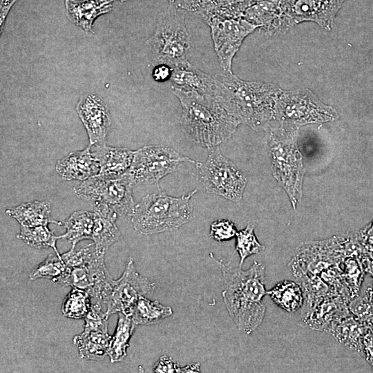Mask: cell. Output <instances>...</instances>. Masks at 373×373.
Instances as JSON below:
<instances>
[{
    "label": "cell",
    "mask_w": 373,
    "mask_h": 373,
    "mask_svg": "<svg viewBox=\"0 0 373 373\" xmlns=\"http://www.w3.org/2000/svg\"><path fill=\"white\" fill-rule=\"evenodd\" d=\"M55 169L59 175L66 180L84 181L97 175L100 166L88 146L82 151L71 152L57 161Z\"/></svg>",
    "instance_id": "17"
},
{
    "label": "cell",
    "mask_w": 373,
    "mask_h": 373,
    "mask_svg": "<svg viewBox=\"0 0 373 373\" xmlns=\"http://www.w3.org/2000/svg\"><path fill=\"white\" fill-rule=\"evenodd\" d=\"M255 1H259V0H255Z\"/></svg>",
    "instance_id": "43"
},
{
    "label": "cell",
    "mask_w": 373,
    "mask_h": 373,
    "mask_svg": "<svg viewBox=\"0 0 373 373\" xmlns=\"http://www.w3.org/2000/svg\"><path fill=\"white\" fill-rule=\"evenodd\" d=\"M236 237V251L240 257V266L249 256L265 250V246L258 242L254 233V226L251 224H248L245 229L238 231Z\"/></svg>",
    "instance_id": "34"
},
{
    "label": "cell",
    "mask_w": 373,
    "mask_h": 373,
    "mask_svg": "<svg viewBox=\"0 0 373 373\" xmlns=\"http://www.w3.org/2000/svg\"><path fill=\"white\" fill-rule=\"evenodd\" d=\"M128 171L115 178L97 175L83 181L74 191L80 198L106 204L118 217H131L135 206L133 198L135 184Z\"/></svg>",
    "instance_id": "9"
},
{
    "label": "cell",
    "mask_w": 373,
    "mask_h": 373,
    "mask_svg": "<svg viewBox=\"0 0 373 373\" xmlns=\"http://www.w3.org/2000/svg\"><path fill=\"white\" fill-rule=\"evenodd\" d=\"M68 272V267L61 255L50 254L35 267L30 274V279L48 278L53 283L61 284Z\"/></svg>",
    "instance_id": "32"
},
{
    "label": "cell",
    "mask_w": 373,
    "mask_h": 373,
    "mask_svg": "<svg viewBox=\"0 0 373 373\" xmlns=\"http://www.w3.org/2000/svg\"><path fill=\"white\" fill-rule=\"evenodd\" d=\"M155 287L153 282L137 271L133 260L130 258L122 275L117 280L113 279L102 300L106 306V315L123 313L130 316L137 300L152 293Z\"/></svg>",
    "instance_id": "11"
},
{
    "label": "cell",
    "mask_w": 373,
    "mask_h": 373,
    "mask_svg": "<svg viewBox=\"0 0 373 373\" xmlns=\"http://www.w3.org/2000/svg\"><path fill=\"white\" fill-rule=\"evenodd\" d=\"M112 336L108 328L84 329L83 332L73 338L79 356L86 360L97 361L107 355Z\"/></svg>",
    "instance_id": "24"
},
{
    "label": "cell",
    "mask_w": 373,
    "mask_h": 373,
    "mask_svg": "<svg viewBox=\"0 0 373 373\" xmlns=\"http://www.w3.org/2000/svg\"><path fill=\"white\" fill-rule=\"evenodd\" d=\"M238 230L235 224L227 219H220L210 225L209 235L218 242H224L236 236Z\"/></svg>",
    "instance_id": "36"
},
{
    "label": "cell",
    "mask_w": 373,
    "mask_h": 373,
    "mask_svg": "<svg viewBox=\"0 0 373 373\" xmlns=\"http://www.w3.org/2000/svg\"><path fill=\"white\" fill-rule=\"evenodd\" d=\"M173 68L166 64H157L153 68L152 77L158 82H164L171 79Z\"/></svg>",
    "instance_id": "38"
},
{
    "label": "cell",
    "mask_w": 373,
    "mask_h": 373,
    "mask_svg": "<svg viewBox=\"0 0 373 373\" xmlns=\"http://www.w3.org/2000/svg\"><path fill=\"white\" fill-rule=\"evenodd\" d=\"M291 26L312 21L330 30L334 19L346 0H283Z\"/></svg>",
    "instance_id": "14"
},
{
    "label": "cell",
    "mask_w": 373,
    "mask_h": 373,
    "mask_svg": "<svg viewBox=\"0 0 373 373\" xmlns=\"http://www.w3.org/2000/svg\"><path fill=\"white\" fill-rule=\"evenodd\" d=\"M182 162L198 163L173 150L160 145L144 146L134 151L128 172L135 184H158L160 180L176 171Z\"/></svg>",
    "instance_id": "10"
},
{
    "label": "cell",
    "mask_w": 373,
    "mask_h": 373,
    "mask_svg": "<svg viewBox=\"0 0 373 373\" xmlns=\"http://www.w3.org/2000/svg\"><path fill=\"white\" fill-rule=\"evenodd\" d=\"M367 327L356 318L346 316L338 321L330 332L335 338L349 347L356 351H363V342Z\"/></svg>",
    "instance_id": "27"
},
{
    "label": "cell",
    "mask_w": 373,
    "mask_h": 373,
    "mask_svg": "<svg viewBox=\"0 0 373 373\" xmlns=\"http://www.w3.org/2000/svg\"><path fill=\"white\" fill-rule=\"evenodd\" d=\"M92 152L100 166L99 175L115 178L124 174L131 167L134 151L126 148L96 145Z\"/></svg>",
    "instance_id": "21"
},
{
    "label": "cell",
    "mask_w": 373,
    "mask_h": 373,
    "mask_svg": "<svg viewBox=\"0 0 373 373\" xmlns=\"http://www.w3.org/2000/svg\"><path fill=\"white\" fill-rule=\"evenodd\" d=\"M210 256L221 270L224 289L222 298L231 319L238 329L251 334L262 323L266 307L262 301L267 294L265 289V267L254 262L247 269L234 267Z\"/></svg>",
    "instance_id": "1"
},
{
    "label": "cell",
    "mask_w": 373,
    "mask_h": 373,
    "mask_svg": "<svg viewBox=\"0 0 373 373\" xmlns=\"http://www.w3.org/2000/svg\"><path fill=\"white\" fill-rule=\"evenodd\" d=\"M347 257L344 262L343 276L347 285L350 298H354L358 295L361 289L364 279L365 271L358 258Z\"/></svg>",
    "instance_id": "35"
},
{
    "label": "cell",
    "mask_w": 373,
    "mask_h": 373,
    "mask_svg": "<svg viewBox=\"0 0 373 373\" xmlns=\"http://www.w3.org/2000/svg\"><path fill=\"white\" fill-rule=\"evenodd\" d=\"M147 44L157 64H166L173 68L189 63L193 47L191 38L184 17L178 8L169 3Z\"/></svg>",
    "instance_id": "6"
},
{
    "label": "cell",
    "mask_w": 373,
    "mask_h": 373,
    "mask_svg": "<svg viewBox=\"0 0 373 373\" xmlns=\"http://www.w3.org/2000/svg\"><path fill=\"white\" fill-rule=\"evenodd\" d=\"M173 197L165 192L148 194L135 204L131 216L134 229L144 235H151L177 229L192 217L190 202L196 193Z\"/></svg>",
    "instance_id": "5"
},
{
    "label": "cell",
    "mask_w": 373,
    "mask_h": 373,
    "mask_svg": "<svg viewBox=\"0 0 373 373\" xmlns=\"http://www.w3.org/2000/svg\"><path fill=\"white\" fill-rule=\"evenodd\" d=\"M255 0H201L195 12L204 21L213 18H242L247 10Z\"/></svg>",
    "instance_id": "25"
},
{
    "label": "cell",
    "mask_w": 373,
    "mask_h": 373,
    "mask_svg": "<svg viewBox=\"0 0 373 373\" xmlns=\"http://www.w3.org/2000/svg\"><path fill=\"white\" fill-rule=\"evenodd\" d=\"M298 128L280 123L279 127L269 128L267 133L272 175L288 195L294 209L301 202L305 172L296 142Z\"/></svg>",
    "instance_id": "4"
},
{
    "label": "cell",
    "mask_w": 373,
    "mask_h": 373,
    "mask_svg": "<svg viewBox=\"0 0 373 373\" xmlns=\"http://www.w3.org/2000/svg\"><path fill=\"white\" fill-rule=\"evenodd\" d=\"M6 213L18 221L21 226L35 227L47 225L48 223L62 225L61 222L52 217L50 204L46 201L35 200L21 203L8 209Z\"/></svg>",
    "instance_id": "23"
},
{
    "label": "cell",
    "mask_w": 373,
    "mask_h": 373,
    "mask_svg": "<svg viewBox=\"0 0 373 373\" xmlns=\"http://www.w3.org/2000/svg\"><path fill=\"white\" fill-rule=\"evenodd\" d=\"M124 1L126 0H120ZM169 3H171L178 9H184L186 10L193 12L197 11L201 0H168Z\"/></svg>",
    "instance_id": "39"
},
{
    "label": "cell",
    "mask_w": 373,
    "mask_h": 373,
    "mask_svg": "<svg viewBox=\"0 0 373 373\" xmlns=\"http://www.w3.org/2000/svg\"><path fill=\"white\" fill-rule=\"evenodd\" d=\"M211 29L214 49L224 73H232L233 59L245 38L258 27L243 18H210L204 21Z\"/></svg>",
    "instance_id": "12"
},
{
    "label": "cell",
    "mask_w": 373,
    "mask_h": 373,
    "mask_svg": "<svg viewBox=\"0 0 373 373\" xmlns=\"http://www.w3.org/2000/svg\"><path fill=\"white\" fill-rule=\"evenodd\" d=\"M213 97L240 124L259 131L274 119V108L282 93L278 86L257 81H245L232 73L214 76Z\"/></svg>",
    "instance_id": "2"
},
{
    "label": "cell",
    "mask_w": 373,
    "mask_h": 373,
    "mask_svg": "<svg viewBox=\"0 0 373 373\" xmlns=\"http://www.w3.org/2000/svg\"><path fill=\"white\" fill-rule=\"evenodd\" d=\"M75 108L86 130L89 146L106 144L111 118L104 100L97 95L87 94L80 97Z\"/></svg>",
    "instance_id": "15"
},
{
    "label": "cell",
    "mask_w": 373,
    "mask_h": 373,
    "mask_svg": "<svg viewBox=\"0 0 373 373\" xmlns=\"http://www.w3.org/2000/svg\"><path fill=\"white\" fill-rule=\"evenodd\" d=\"M182 106L181 128L186 138L211 148L229 140L240 124L214 97L173 89Z\"/></svg>",
    "instance_id": "3"
},
{
    "label": "cell",
    "mask_w": 373,
    "mask_h": 373,
    "mask_svg": "<svg viewBox=\"0 0 373 373\" xmlns=\"http://www.w3.org/2000/svg\"><path fill=\"white\" fill-rule=\"evenodd\" d=\"M136 326L131 316L119 313L116 329L107 351L111 363L120 361L126 356L129 340Z\"/></svg>",
    "instance_id": "29"
},
{
    "label": "cell",
    "mask_w": 373,
    "mask_h": 373,
    "mask_svg": "<svg viewBox=\"0 0 373 373\" xmlns=\"http://www.w3.org/2000/svg\"><path fill=\"white\" fill-rule=\"evenodd\" d=\"M363 241L373 247V220L358 233Z\"/></svg>",
    "instance_id": "40"
},
{
    "label": "cell",
    "mask_w": 373,
    "mask_h": 373,
    "mask_svg": "<svg viewBox=\"0 0 373 373\" xmlns=\"http://www.w3.org/2000/svg\"><path fill=\"white\" fill-rule=\"evenodd\" d=\"M242 18L265 30L269 35L283 33L292 26L283 0L256 1L247 8Z\"/></svg>",
    "instance_id": "16"
},
{
    "label": "cell",
    "mask_w": 373,
    "mask_h": 373,
    "mask_svg": "<svg viewBox=\"0 0 373 373\" xmlns=\"http://www.w3.org/2000/svg\"><path fill=\"white\" fill-rule=\"evenodd\" d=\"M17 237L30 247L37 249L51 247L54 249L55 254L60 255L56 247V241L60 238L55 236L47 225L21 226L20 232L17 235Z\"/></svg>",
    "instance_id": "31"
},
{
    "label": "cell",
    "mask_w": 373,
    "mask_h": 373,
    "mask_svg": "<svg viewBox=\"0 0 373 373\" xmlns=\"http://www.w3.org/2000/svg\"><path fill=\"white\" fill-rule=\"evenodd\" d=\"M172 314L171 307L141 296L133 306L130 316L136 325H151L160 323Z\"/></svg>",
    "instance_id": "28"
},
{
    "label": "cell",
    "mask_w": 373,
    "mask_h": 373,
    "mask_svg": "<svg viewBox=\"0 0 373 373\" xmlns=\"http://www.w3.org/2000/svg\"><path fill=\"white\" fill-rule=\"evenodd\" d=\"M170 80L173 89L213 97L216 86L214 77L202 72L190 63L173 67Z\"/></svg>",
    "instance_id": "19"
},
{
    "label": "cell",
    "mask_w": 373,
    "mask_h": 373,
    "mask_svg": "<svg viewBox=\"0 0 373 373\" xmlns=\"http://www.w3.org/2000/svg\"><path fill=\"white\" fill-rule=\"evenodd\" d=\"M90 296L85 291L73 287L65 297L61 312L67 318L80 319L85 318L92 306Z\"/></svg>",
    "instance_id": "33"
},
{
    "label": "cell",
    "mask_w": 373,
    "mask_h": 373,
    "mask_svg": "<svg viewBox=\"0 0 373 373\" xmlns=\"http://www.w3.org/2000/svg\"><path fill=\"white\" fill-rule=\"evenodd\" d=\"M267 294L279 307L295 312L303 305L305 295L301 285L292 280H283L273 287Z\"/></svg>",
    "instance_id": "26"
},
{
    "label": "cell",
    "mask_w": 373,
    "mask_h": 373,
    "mask_svg": "<svg viewBox=\"0 0 373 373\" xmlns=\"http://www.w3.org/2000/svg\"><path fill=\"white\" fill-rule=\"evenodd\" d=\"M15 1L16 0H1L0 21L1 30L8 12Z\"/></svg>",
    "instance_id": "41"
},
{
    "label": "cell",
    "mask_w": 373,
    "mask_h": 373,
    "mask_svg": "<svg viewBox=\"0 0 373 373\" xmlns=\"http://www.w3.org/2000/svg\"><path fill=\"white\" fill-rule=\"evenodd\" d=\"M117 0H65L68 19L86 32L93 33L94 21L110 12Z\"/></svg>",
    "instance_id": "20"
},
{
    "label": "cell",
    "mask_w": 373,
    "mask_h": 373,
    "mask_svg": "<svg viewBox=\"0 0 373 373\" xmlns=\"http://www.w3.org/2000/svg\"><path fill=\"white\" fill-rule=\"evenodd\" d=\"M200 367L199 363H192L187 365L186 366L181 367V373H188V372H200Z\"/></svg>",
    "instance_id": "42"
},
{
    "label": "cell",
    "mask_w": 373,
    "mask_h": 373,
    "mask_svg": "<svg viewBox=\"0 0 373 373\" xmlns=\"http://www.w3.org/2000/svg\"><path fill=\"white\" fill-rule=\"evenodd\" d=\"M104 255L93 246L82 264L68 267L61 284L82 289L91 298L102 301L113 280L105 266Z\"/></svg>",
    "instance_id": "13"
},
{
    "label": "cell",
    "mask_w": 373,
    "mask_h": 373,
    "mask_svg": "<svg viewBox=\"0 0 373 373\" xmlns=\"http://www.w3.org/2000/svg\"><path fill=\"white\" fill-rule=\"evenodd\" d=\"M94 227L92 240L95 250L105 254L108 248L120 236V231L116 225L117 214L103 202H95L94 209Z\"/></svg>",
    "instance_id": "18"
},
{
    "label": "cell",
    "mask_w": 373,
    "mask_h": 373,
    "mask_svg": "<svg viewBox=\"0 0 373 373\" xmlns=\"http://www.w3.org/2000/svg\"><path fill=\"white\" fill-rule=\"evenodd\" d=\"M153 370L156 373H172L180 372L181 367L171 357L162 356L155 364Z\"/></svg>",
    "instance_id": "37"
},
{
    "label": "cell",
    "mask_w": 373,
    "mask_h": 373,
    "mask_svg": "<svg viewBox=\"0 0 373 373\" xmlns=\"http://www.w3.org/2000/svg\"><path fill=\"white\" fill-rule=\"evenodd\" d=\"M330 300L325 299L318 301L309 307L312 309L309 314L305 317V323L308 327L320 330L329 331L333 326L342 318L349 315L345 301Z\"/></svg>",
    "instance_id": "22"
},
{
    "label": "cell",
    "mask_w": 373,
    "mask_h": 373,
    "mask_svg": "<svg viewBox=\"0 0 373 373\" xmlns=\"http://www.w3.org/2000/svg\"><path fill=\"white\" fill-rule=\"evenodd\" d=\"M338 118V113L333 107L323 103L307 88L283 90L274 108V119L298 127L334 121Z\"/></svg>",
    "instance_id": "8"
},
{
    "label": "cell",
    "mask_w": 373,
    "mask_h": 373,
    "mask_svg": "<svg viewBox=\"0 0 373 373\" xmlns=\"http://www.w3.org/2000/svg\"><path fill=\"white\" fill-rule=\"evenodd\" d=\"M66 231L59 236L75 247L77 243L85 239H92L94 227V213L87 211L73 212L64 222Z\"/></svg>",
    "instance_id": "30"
},
{
    "label": "cell",
    "mask_w": 373,
    "mask_h": 373,
    "mask_svg": "<svg viewBox=\"0 0 373 373\" xmlns=\"http://www.w3.org/2000/svg\"><path fill=\"white\" fill-rule=\"evenodd\" d=\"M202 188L209 193L237 202L243 196L247 180L218 146L209 149L207 160L195 164Z\"/></svg>",
    "instance_id": "7"
}]
</instances>
